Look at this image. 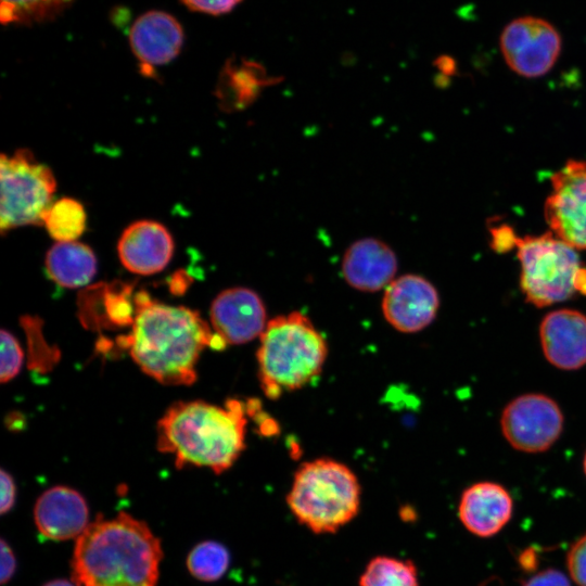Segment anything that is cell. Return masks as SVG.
Returning <instances> with one entry per match:
<instances>
[{
	"instance_id": "obj_1",
	"label": "cell",
	"mask_w": 586,
	"mask_h": 586,
	"mask_svg": "<svg viewBox=\"0 0 586 586\" xmlns=\"http://www.w3.org/2000/svg\"><path fill=\"white\" fill-rule=\"evenodd\" d=\"M131 334L123 337L140 369L165 385H190L195 365L213 332L196 310L153 301L145 291L135 295Z\"/></svg>"
},
{
	"instance_id": "obj_2",
	"label": "cell",
	"mask_w": 586,
	"mask_h": 586,
	"mask_svg": "<svg viewBox=\"0 0 586 586\" xmlns=\"http://www.w3.org/2000/svg\"><path fill=\"white\" fill-rule=\"evenodd\" d=\"M163 551L142 521L126 512L99 518L77 537L72 576L77 586H156Z\"/></svg>"
},
{
	"instance_id": "obj_3",
	"label": "cell",
	"mask_w": 586,
	"mask_h": 586,
	"mask_svg": "<svg viewBox=\"0 0 586 586\" xmlns=\"http://www.w3.org/2000/svg\"><path fill=\"white\" fill-rule=\"evenodd\" d=\"M246 405L228 399L225 407L202 400L171 405L156 425V447L175 456L178 468L228 470L245 447Z\"/></svg>"
},
{
	"instance_id": "obj_4",
	"label": "cell",
	"mask_w": 586,
	"mask_h": 586,
	"mask_svg": "<svg viewBox=\"0 0 586 586\" xmlns=\"http://www.w3.org/2000/svg\"><path fill=\"white\" fill-rule=\"evenodd\" d=\"M259 340V381L267 397L278 398L320 374L328 354L327 342L304 314L292 311L270 319Z\"/></svg>"
},
{
	"instance_id": "obj_5",
	"label": "cell",
	"mask_w": 586,
	"mask_h": 586,
	"mask_svg": "<svg viewBox=\"0 0 586 586\" xmlns=\"http://www.w3.org/2000/svg\"><path fill=\"white\" fill-rule=\"evenodd\" d=\"M286 504L294 518L309 531L331 534L357 515L360 485L344 463L318 458L296 470Z\"/></svg>"
},
{
	"instance_id": "obj_6",
	"label": "cell",
	"mask_w": 586,
	"mask_h": 586,
	"mask_svg": "<svg viewBox=\"0 0 586 586\" xmlns=\"http://www.w3.org/2000/svg\"><path fill=\"white\" fill-rule=\"evenodd\" d=\"M521 265L520 285L525 298L537 307L586 294V268L575 249L551 231L540 235H515Z\"/></svg>"
},
{
	"instance_id": "obj_7",
	"label": "cell",
	"mask_w": 586,
	"mask_h": 586,
	"mask_svg": "<svg viewBox=\"0 0 586 586\" xmlns=\"http://www.w3.org/2000/svg\"><path fill=\"white\" fill-rule=\"evenodd\" d=\"M0 230L40 225L56 189L52 170L34 154L20 149L0 160Z\"/></svg>"
},
{
	"instance_id": "obj_8",
	"label": "cell",
	"mask_w": 586,
	"mask_h": 586,
	"mask_svg": "<svg viewBox=\"0 0 586 586\" xmlns=\"http://www.w3.org/2000/svg\"><path fill=\"white\" fill-rule=\"evenodd\" d=\"M499 46L507 65L518 75L535 78L547 74L561 51V36L549 22L534 16L511 21Z\"/></svg>"
},
{
	"instance_id": "obj_9",
	"label": "cell",
	"mask_w": 586,
	"mask_h": 586,
	"mask_svg": "<svg viewBox=\"0 0 586 586\" xmlns=\"http://www.w3.org/2000/svg\"><path fill=\"white\" fill-rule=\"evenodd\" d=\"M545 218L557 238L576 251L586 252L585 161L571 160L552 175Z\"/></svg>"
},
{
	"instance_id": "obj_10",
	"label": "cell",
	"mask_w": 586,
	"mask_h": 586,
	"mask_svg": "<svg viewBox=\"0 0 586 586\" xmlns=\"http://www.w3.org/2000/svg\"><path fill=\"white\" fill-rule=\"evenodd\" d=\"M500 424L504 436L512 447L525 453H540L560 436L563 416L550 397L525 394L506 406Z\"/></svg>"
},
{
	"instance_id": "obj_11",
	"label": "cell",
	"mask_w": 586,
	"mask_h": 586,
	"mask_svg": "<svg viewBox=\"0 0 586 586\" xmlns=\"http://www.w3.org/2000/svg\"><path fill=\"white\" fill-rule=\"evenodd\" d=\"M440 297L435 286L419 275L395 278L385 289L382 313L386 321L404 333H415L435 318Z\"/></svg>"
},
{
	"instance_id": "obj_12",
	"label": "cell",
	"mask_w": 586,
	"mask_h": 586,
	"mask_svg": "<svg viewBox=\"0 0 586 586\" xmlns=\"http://www.w3.org/2000/svg\"><path fill=\"white\" fill-rule=\"evenodd\" d=\"M209 315L215 333L227 344H244L260 336L268 322L260 296L243 286L220 292L211 305Z\"/></svg>"
},
{
	"instance_id": "obj_13",
	"label": "cell",
	"mask_w": 586,
	"mask_h": 586,
	"mask_svg": "<svg viewBox=\"0 0 586 586\" xmlns=\"http://www.w3.org/2000/svg\"><path fill=\"white\" fill-rule=\"evenodd\" d=\"M183 40L184 34L179 21L160 10L140 15L129 31L132 53L148 76L154 72L155 66L173 61L179 54Z\"/></svg>"
},
{
	"instance_id": "obj_14",
	"label": "cell",
	"mask_w": 586,
	"mask_h": 586,
	"mask_svg": "<svg viewBox=\"0 0 586 586\" xmlns=\"http://www.w3.org/2000/svg\"><path fill=\"white\" fill-rule=\"evenodd\" d=\"M117 253L126 269L149 276L168 265L174 253V240L164 225L139 220L124 230L117 243Z\"/></svg>"
},
{
	"instance_id": "obj_15",
	"label": "cell",
	"mask_w": 586,
	"mask_h": 586,
	"mask_svg": "<svg viewBox=\"0 0 586 586\" xmlns=\"http://www.w3.org/2000/svg\"><path fill=\"white\" fill-rule=\"evenodd\" d=\"M398 260L393 249L375 238L353 242L342 259V275L352 288L362 292L385 289L394 279Z\"/></svg>"
},
{
	"instance_id": "obj_16",
	"label": "cell",
	"mask_w": 586,
	"mask_h": 586,
	"mask_svg": "<svg viewBox=\"0 0 586 586\" xmlns=\"http://www.w3.org/2000/svg\"><path fill=\"white\" fill-rule=\"evenodd\" d=\"M540 344L555 367L575 370L586 364V317L574 309L548 313L539 327Z\"/></svg>"
},
{
	"instance_id": "obj_17",
	"label": "cell",
	"mask_w": 586,
	"mask_h": 586,
	"mask_svg": "<svg viewBox=\"0 0 586 586\" xmlns=\"http://www.w3.org/2000/svg\"><path fill=\"white\" fill-rule=\"evenodd\" d=\"M512 512L511 495L494 482L472 484L461 494L458 506L462 525L471 534L483 538L498 534L510 521Z\"/></svg>"
},
{
	"instance_id": "obj_18",
	"label": "cell",
	"mask_w": 586,
	"mask_h": 586,
	"mask_svg": "<svg viewBox=\"0 0 586 586\" xmlns=\"http://www.w3.org/2000/svg\"><path fill=\"white\" fill-rule=\"evenodd\" d=\"M34 519L39 533L53 540L79 537L88 526L85 498L67 486H54L35 504Z\"/></svg>"
},
{
	"instance_id": "obj_19",
	"label": "cell",
	"mask_w": 586,
	"mask_h": 586,
	"mask_svg": "<svg viewBox=\"0 0 586 586\" xmlns=\"http://www.w3.org/2000/svg\"><path fill=\"white\" fill-rule=\"evenodd\" d=\"M46 271L49 278L63 288L75 289L86 285L97 271L93 251L80 242H58L46 255Z\"/></svg>"
},
{
	"instance_id": "obj_20",
	"label": "cell",
	"mask_w": 586,
	"mask_h": 586,
	"mask_svg": "<svg viewBox=\"0 0 586 586\" xmlns=\"http://www.w3.org/2000/svg\"><path fill=\"white\" fill-rule=\"evenodd\" d=\"M42 224L51 238L59 242H71L85 231L87 215L80 202L63 198L50 205L43 215Z\"/></svg>"
},
{
	"instance_id": "obj_21",
	"label": "cell",
	"mask_w": 586,
	"mask_h": 586,
	"mask_svg": "<svg viewBox=\"0 0 586 586\" xmlns=\"http://www.w3.org/2000/svg\"><path fill=\"white\" fill-rule=\"evenodd\" d=\"M359 586H419L418 571L410 560L378 556L366 565Z\"/></svg>"
},
{
	"instance_id": "obj_22",
	"label": "cell",
	"mask_w": 586,
	"mask_h": 586,
	"mask_svg": "<svg viewBox=\"0 0 586 586\" xmlns=\"http://www.w3.org/2000/svg\"><path fill=\"white\" fill-rule=\"evenodd\" d=\"M74 0H0V21L4 25H33L55 18Z\"/></svg>"
},
{
	"instance_id": "obj_23",
	"label": "cell",
	"mask_w": 586,
	"mask_h": 586,
	"mask_svg": "<svg viewBox=\"0 0 586 586\" xmlns=\"http://www.w3.org/2000/svg\"><path fill=\"white\" fill-rule=\"evenodd\" d=\"M230 562L227 548L217 542H203L189 552L187 568L200 581H217L226 573Z\"/></svg>"
},
{
	"instance_id": "obj_24",
	"label": "cell",
	"mask_w": 586,
	"mask_h": 586,
	"mask_svg": "<svg viewBox=\"0 0 586 586\" xmlns=\"http://www.w3.org/2000/svg\"><path fill=\"white\" fill-rule=\"evenodd\" d=\"M131 286L129 284H103L104 310L107 319L115 326L132 324V305L130 302Z\"/></svg>"
},
{
	"instance_id": "obj_25",
	"label": "cell",
	"mask_w": 586,
	"mask_h": 586,
	"mask_svg": "<svg viewBox=\"0 0 586 586\" xmlns=\"http://www.w3.org/2000/svg\"><path fill=\"white\" fill-rule=\"evenodd\" d=\"M1 372L2 383L12 380L20 371L23 361V351L17 340L9 331L1 330Z\"/></svg>"
},
{
	"instance_id": "obj_26",
	"label": "cell",
	"mask_w": 586,
	"mask_h": 586,
	"mask_svg": "<svg viewBox=\"0 0 586 586\" xmlns=\"http://www.w3.org/2000/svg\"><path fill=\"white\" fill-rule=\"evenodd\" d=\"M570 577L577 586H586V534L570 547L566 555Z\"/></svg>"
},
{
	"instance_id": "obj_27",
	"label": "cell",
	"mask_w": 586,
	"mask_h": 586,
	"mask_svg": "<svg viewBox=\"0 0 586 586\" xmlns=\"http://www.w3.org/2000/svg\"><path fill=\"white\" fill-rule=\"evenodd\" d=\"M191 11L221 15L232 11L242 0H181Z\"/></svg>"
},
{
	"instance_id": "obj_28",
	"label": "cell",
	"mask_w": 586,
	"mask_h": 586,
	"mask_svg": "<svg viewBox=\"0 0 586 586\" xmlns=\"http://www.w3.org/2000/svg\"><path fill=\"white\" fill-rule=\"evenodd\" d=\"M522 586H571V583L563 572L546 569L533 574Z\"/></svg>"
},
{
	"instance_id": "obj_29",
	"label": "cell",
	"mask_w": 586,
	"mask_h": 586,
	"mask_svg": "<svg viewBox=\"0 0 586 586\" xmlns=\"http://www.w3.org/2000/svg\"><path fill=\"white\" fill-rule=\"evenodd\" d=\"M1 502L0 512H9L15 502V484L10 473L4 470L0 472Z\"/></svg>"
},
{
	"instance_id": "obj_30",
	"label": "cell",
	"mask_w": 586,
	"mask_h": 586,
	"mask_svg": "<svg viewBox=\"0 0 586 586\" xmlns=\"http://www.w3.org/2000/svg\"><path fill=\"white\" fill-rule=\"evenodd\" d=\"M0 556H1V573L0 581L4 585L13 576L16 569V560L11 547L4 539L0 542Z\"/></svg>"
},
{
	"instance_id": "obj_31",
	"label": "cell",
	"mask_w": 586,
	"mask_h": 586,
	"mask_svg": "<svg viewBox=\"0 0 586 586\" xmlns=\"http://www.w3.org/2000/svg\"><path fill=\"white\" fill-rule=\"evenodd\" d=\"M521 569L525 572H533L538 566V553L534 548L522 550L518 557Z\"/></svg>"
},
{
	"instance_id": "obj_32",
	"label": "cell",
	"mask_w": 586,
	"mask_h": 586,
	"mask_svg": "<svg viewBox=\"0 0 586 586\" xmlns=\"http://www.w3.org/2000/svg\"><path fill=\"white\" fill-rule=\"evenodd\" d=\"M43 586H77L74 582L67 579H53L44 584Z\"/></svg>"
},
{
	"instance_id": "obj_33",
	"label": "cell",
	"mask_w": 586,
	"mask_h": 586,
	"mask_svg": "<svg viewBox=\"0 0 586 586\" xmlns=\"http://www.w3.org/2000/svg\"><path fill=\"white\" fill-rule=\"evenodd\" d=\"M583 467H584V472H585V475H586V454H585V457H584Z\"/></svg>"
}]
</instances>
